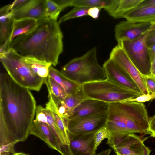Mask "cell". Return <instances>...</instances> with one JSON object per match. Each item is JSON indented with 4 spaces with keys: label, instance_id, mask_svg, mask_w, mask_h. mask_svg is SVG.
<instances>
[{
    "label": "cell",
    "instance_id": "cell-31",
    "mask_svg": "<svg viewBox=\"0 0 155 155\" xmlns=\"http://www.w3.org/2000/svg\"><path fill=\"white\" fill-rule=\"evenodd\" d=\"M143 76L149 93L155 97V77L152 74Z\"/></svg>",
    "mask_w": 155,
    "mask_h": 155
},
{
    "label": "cell",
    "instance_id": "cell-25",
    "mask_svg": "<svg viewBox=\"0 0 155 155\" xmlns=\"http://www.w3.org/2000/svg\"><path fill=\"white\" fill-rule=\"evenodd\" d=\"M112 0H73L71 6L87 8L97 7L101 9L107 8Z\"/></svg>",
    "mask_w": 155,
    "mask_h": 155
},
{
    "label": "cell",
    "instance_id": "cell-19",
    "mask_svg": "<svg viewBox=\"0 0 155 155\" xmlns=\"http://www.w3.org/2000/svg\"><path fill=\"white\" fill-rule=\"evenodd\" d=\"M124 18L134 22H150L155 20V5L136 7Z\"/></svg>",
    "mask_w": 155,
    "mask_h": 155
},
{
    "label": "cell",
    "instance_id": "cell-44",
    "mask_svg": "<svg viewBox=\"0 0 155 155\" xmlns=\"http://www.w3.org/2000/svg\"><path fill=\"white\" fill-rule=\"evenodd\" d=\"M10 153L6 152H2L0 153V155H10Z\"/></svg>",
    "mask_w": 155,
    "mask_h": 155
},
{
    "label": "cell",
    "instance_id": "cell-26",
    "mask_svg": "<svg viewBox=\"0 0 155 155\" xmlns=\"http://www.w3.org/2000/svg\"><path fill=\"white\" fill-rule=\"evenodd\" d=\"M110 131L111 135H125L132 133L123 122L107 119L105 126Z\"/></svg>",
    "mask_w": 155,
    "mask_h": 155
},
{
    "label": "cell",
    "instance_id": "cell-7",
    "mask_svg": "<svg viewBox=\"0 0 155 155\" xmlns=\"http://www.w3.org/2000/svg\"><path fill=\"white\" fill-rule=\"evenodd\" d=\"M147 32L137 39L123 40L117 45L122 48L143 76L151 74V62L146 41Z\"/></svg>",
    "mask_w": 155,
    "mask_h": 155
},
{
    "label": "cell",
    "instance_id": "cell-32",
    "mask_svg": "<svg viewBox=\"0 0 155 155\" xmlns=\"http://www.w3.org/2000/svg\"><path fill=\"white\" fill-rule=\"evenodd\" d=\"M154 99H155V97L152 94H143L136 98H130L124 101H135L143 103Z\"/></svg>",
    "mask_w": 155,
    "mask_h": 155
},
{
    "label": "cell",
    "instance_id": "cell-30",
    "mask_svg": "<svg viewBox=\"0 0 155 155\" xmlns=\"http://www.w3.org/2000/svg\"><path fill=\"white\" fill-rule=\"evenodd\" d=\"M152 25L147 31L146 41L148 47L155 44V20L151 21Z\"/></svg>",
    "mask_w": 155,
    "mask_h": 155
},
{
    "label": "cell",
    "instance_id": "cell-1",
    "mask_svg": "<svg viewBox=\"0 0 155 155\" xmlns=\"http://www.w3.org/2000/svg\"><path fill=\"white\" fill-rule=\"evenodd\" d=\"M36 103L30 90L8 73L0 74V146L24 142L30 134Z\"/></svg>",
    "mask_w": 155,
    "mask_h": 155
},
{
    "label": "cell",
    "instance_id": "cell-35",
    "mask_svg": "<svg viewBox=\"0 0 155 155\" xmlns=\"http://www.w3.org/2000/svg\"><path fill=\"white\" fill-rule=\"evenodd\" d=\"M61 8L62 11L66 8L71 6L73 0H54Z\"/></svg>",
    "mask_w": 155,
    "mask_h": 155
},
{
    "label": "cell",
    "instance_id": "cell-37",
    "mask_svg": "<svg viewBox=\"0 0 155 155\" xmlns=\"http://www.w3.org/2000/svg\"><path fill=\"white\" fill-rule=\"evenodd\" d=\"M15 145L14 144H10L0 146V153L6 152L12 154L15 153L16 152L14 150Z\"/></svg>",
    "mask_w": 155,
    "mask_h": 155
},
{
    "label": "cell",
    "instance_id": "cell-5",
    "mask_svg": "<svg viewBox=\"0 0 155 155\" xmlns=\"http://www.w3.org/2000/svg\"><path fill=\"white\" fill-rule=\"evenodd\" d=\"M0 60L8 74L16 83L29 90L40 91L44 78L34 73L14 50L10 48L6 52L0 54Z\"/></svg>",
    "mask_w": 155,
    "mask_h": 155
},
{
    "label": "cell",
    "instance_id": "cell-45",
    "mask_svg": "<svg viewBox=\"0 0 155 155\" xmlns=\"http://www.w3.org/2000/svg\"><path fill=\"white\" fill-rule=\"evenodd\" d=\"M115 155H117V154Z\"/></svg>",
    "mask_w": 155,
    "mask_h": 155
},
{
    "label": "cell",
    "instance_id": "cell-29",
    "mask_svg": "<svg viewBox=\"0 0 155 155\" xmlns=\"http://www.w3.org/2000/svg\"><path fill=\"white\" fill-rule=\"evenodd\" d=\"M111 136L110 130L105 126L96 133L95 137L94 149L96 150L97 147L105 139H109Z\"/></svg>",
    "mask_w": 155,
    "mask_h": 155
},
{
    "label": "cell",
    "instance_id": "cell-27",
    "mask_svg": "<svg viewBox=\"0 0 155 155\" xmlns=\"http://www.w3.org/2000/svg\"><path fill=\"white\" fill-rule=\"evenodd\" d=\"M89 9L83 7H74L68 12L61 17L58 23L60 24L71 19L88 15Z\"/></svg>",
    "mask_w": 155,
    "mask_h": 155
},
{
    "label": "cell",
    "instance_id": "cell-18",
    "mask_svg": "<svg viewBox=\"0 0 155 155\" xmlns=\"http://www.w3.org/2000/svg\"><path fill=\"white\" fill-rule=\"evenodd\" d=\"M142 0H114L108 10V13L115 19L124 18Z\"/></svg>",
    "mask_w": 155,
    "mask_h": 155
},
{
    "label": "cell",
    "instance_id": "cell-36",
    "mask_svg": "<svg viewBox=\"0 0 155 155\" xmlns=\"http://www.w3.org/2000/svg\"><path fill=\"white\" fill-rule=\"evenodd\" d=\"M101 9L97 7L90 8L88 11V15L94 19H97L99 17Z\"/></svg>",
    "mask_w": 155,
    "mask_h": 155
},
{
    "label": "cell",
    "instance_id": "cell-22",
    "mask_svg": "<svg viewBox=\"0 0 155 155\" xmlns=\"http://www.w3.org/2000/svg\"><path fill=\"white\" fill-rule=\"evenodd\" d=\"M48 76L54 79L63 88L67 94L75 91L81 85H79L65 76L61 72L51 65Z\"/></svg>",
    "mask_w": 155,
    "mask_h": 155
},
{
    "label": "cell",
    "instance_id": "cell-13",
    "mask_svg": "<svg viewBox=\"0 0 155 155\" xmlns=\"http://www.w3.org/2000/svg\"><path fill=\"white\" fill-rule=\"evenodd\" d=\"M96 132L76 134L69 132L70 147L73 155H93L95 154Z\"/></svg>",
    "mask_w": 155,
    "mask_h": 155
},
{
    "label": "cell",
    "instance_id": "cell-24",
    "mask_svg": "<svg viewBox=\"0 0 155 155\" xmlns=\"http://www.w3.org/2000/svg\"><path fill=\"white\" fill-rule=\"evenodd\" d=\"M44 83L47 86L48 93L53 94L59 99L63 100L67 94L62 87L49 76L44 78Z\"/></svg>",
    "mask_w": 155,
    "mask_h": 155
},
{
    "label": "cell",
    "instance_id": "cell-20",
    "mask_svg": "<svg viewBox=\"0 0 155 155\" xmlns=\"http://www.w3.org/2000/svg\"><path fill=\"white\" fill-rule=\"evenodd\" d=\"M38 21L29 18L14 19L10 40L11 41L21 35L26 34L32 31L36 27Z\"/></svg>",
    "mask_w": 155,
    "mask_h": 155
},
{
    "label": "cell",
    "instance_id": "cell-12",
    "mask_svg": "<svg viewBox=\"0 0 155 155\" xmlns=\"http://www.w3.org/2000/svg\"><path fill=\"white\" fill-rule=\"evenodd\" d=\"M152 25L150 22H134L128 20L121 21L115 27V39L119 43L123 40L137 39L146 32Z\"/></svg>",
    "mask_w": 155,
    "mask_h": 155
},
{
    "label": "cell",
    "instance_id": "cell-40",
    "mask_svg": "<svg viewBox=\"0 0 155 155\" xmlns=\"http://www.w3.org/2000/svg\"><path fill=\"white\" fill-rule=\"evenodd\" d=\"M142 150L143 155H150L151 150L146 147L144 143L142 145Z\"/></svg>",
    "mask_w": 155,
    "mask_h": 155
},
{
    "label": "cell",
    "instance_id": "cell-14",
    "mask_svg": "<svg viewBox=\"0 0 155 155\" xmlns=\"http://www.w3.org/2000/svg\"><path fill=\"white\" fill-rule=\"evenodd\" d=\"M46 0H29L20 8L13 11L14 19L31 18L39 21L47 18L46 13Z\"/></svg>",
    "mask_w": 155,
    "mask_h": 155
},
{
    "label": "cell",
    "instance_id": "cell-46",
    "mask_svg": "<svg viewBox=\"0 0 155 155\" xmlns=\"http://www.w3.org/2000/svg\"></svg>",
    "mask_w": 155,
    "mask_h": 155
},
{
    "label": "cell",
    "instance_id": "cell-41",
    "mask_svg": "<svg viewBox=\"0 0 155 155\" xmlns=\"http://www.w3.org/2000/svg\"><path fill=\"white\" fill-rule=\"evenodd\" d=\"M111 150L109 148L107 150H104L98 154L96 153L93 155H110Z\"/></svg>",
    "mask_w": 155,
    "mask_h": 155
},
{
    "label": "cell",
    "instance_id": "cell-38",
    "mask_svg": "<svg viewBox=\"0 0 155 155\" xmlns=\"http://www.w3.org/2000/svg\"><path fill=\"white\" fill-rule=\"evenodd\" d=\"M149 5H155V0H143L136 7H140Z\"/></svg>",
    "mask_w": 155,
    "mask_h": 155
},
{
    "label": "cell",
    "instance_id": "cell-10",
    "mask_svg": "<svg viewBox=\"0 0 155 155\" xmlns=\"http://www.w3.org/2000/svg\"><path fill=\"white\" fill-rule=\"evenodd\" d=\"M103 67L107 80L140 95L143 94L129 74L114 61L109 58L105 62Z\"/></svg>",
    "mask_w": 155,
    "mask_h": 155
},
{
    "label": "cell",
    "instance_id": "cell-28",
    "mask_svg": "<svg viewBox=\"0 0 155 155\" xmlns=\"http://www.w3.org/2000/svg\"><path fill=\"white\" fill-rule=\"evenodd\" d=\"M61 11V8L53 0H46V13L47 18L57 21Z\"/></svg>",
    "mask_w": 155,
    "mask_h": 155
},
{
    "label": "cell",
    "instance_id": "cell-2",
    "mask_svg": "<svg viewBox=\"0 0 155 155\" xmlns=\"http://www.w3.org/2000/svg\"><path fill=\"white\" fill-rule=\"evenodd\" d=\"M57 21L45 18L38 21L31 32L10 42L9 48L21 57L35 58L56 66L63 49V35Z\"/></svg>",
    "mask_w": 155,
    "mask_h": 155
},
{
    "label": "cell",
    "instance_id": "cell-9",
    "mask_svg": "<svg viewBox=\"0 0 155 155\" xmlns=\"http://www.w3.org/2000/svg\"><path fill=\"white\" fill-rule=\"evenodd\" d=\"M145 140L134 133L112 135L106 143L117 155H143L142 145Z\"/></svg>",
    "mask_w": 155,
    "mask_h": 155
},
{
    "label": "cell",
    "instance_id": "cell-8",
    "mask_svg": "<svg viewBox=\"0 0 155 155\" xmlns=\"http://www.w3.org/2000/svg\"><path fill=\"white\" fill-rule=\"evenodd\" d=\"M62 117L68 132L77 134L97 132L106 126L107 116V113L71 119Z\"/></svg>",
    "mask_w": 155,
    "mask_h": 155
},
{
    "label": "cell",
    "instance_id": "cell-42",
    "mask_svg": "<svg viewBox=\"0 0 155 155\" xmlns=\"http://www.w3.org/2000/svg\"><path fill=\"white\" fill-rule=\"evenodd\" d=\"M151 74L155 77V58L151 63Z\"/></svg>",
    "mask_w": 155,
    "mask_h": 155
},
{
    "label": "cell",
    "instance_id": "cell-39",
    "mask_svg": "<svg viewBox=\"0 0 155 155\" xmlns=\"http://www.w3.org/2000/svg\"><path fill=\"white\" fill-rule=\"evenodd\" d=\"M151 63L155 58V44L148 47Z\"/></svg>",
    "mask_w": 155,
    "mask_h": 155
},
{
    "label": "cell",
    "instance_id": "cell-23",
    "mask_svg": "<svg viewBox=\"0 0 155 155\" xmlns=\"http://www.w3.org/2000/svg\"><path fill=\"white\" fill-rule=\"evenodd\" d=\"M22 61L35 74L45 78L48 76L49 69L51 64L35 58L21 56Z\"/></svg>",
    "mask_w": 155,
    "mask_h": 155
},
{
    "label": "cell",
    "instance_id": "cell-16",
    "mask_svg": "<svg viewBox=\"0 0 155 155\" xmlns=\"http://www.w3.org/2000/svg\"><path fill=\"white\" fill-rule=\"evenodd\" d=\"M30 134L39 138L50 147L60 153L59 146L56 138L47 123L35 119L31 128Z\"/></svg>",
    "mask_w": 155,
    "mask_h": 155
},
{
    "label": "cell",
    "instance_id": "cell-6",
    "mask_svg": "<svg viewBox=\"0 0 155 155\" xmlns=\"http://www.w3.org/2000/svg\"><path fill=\"white\" fill-rule=\"evenodd\" d=\"M83 91L88 98L102 101L108 104L134 98L140 95L120 87L107 79L85 83Z\"/></svg>",
    "mask_w": 155,
    "mask_h": 155
},
{
    "label": "cell",
    "instance_id": "cell-17",
    "mask_svg": "<svg viewBox=\"0 0 155 155\" xmlns=\"http://www.w3.org/2000/svg\"><path fill=\"white\" fill-rule=\"evenodd\" d=\"M0 45L10 38L12 31L14 19L10 4L0 9Z\"/></svg>",
    "mask_w": 155,
    "mask_h": 155
},
{
    "label": "cell",
    "instance_id": "cell-11",
    "mask_svg": "<svg viewBox=\"0 0 155 155\" xmlns=\"http://www.w3.org/2000/svg\"><path fill=\"white\" fill-rule=\"evenodd\" d=\"M110 59L121 67L134 81L143 94H150L143 76L131 62L122 48L117 45L111 51Z\"/></svg>",
    "mask_w": 155,
    "mask_h": 155
},
{
    "label": "cell",
    "instance_id": "cell-15",
    "mask_svg": "<svg viewBox=\"0 0 155 155\" xmlns=\"http://www.w3.org/2000/svg\"><path fill=\"white\" fill-rule=\"evenodd\" d=\"M109 104L100 100L87 98L81 102L74 110L71 119L99 114H107Z\"/></svg>",
    "mask_w": 155,
    "mask_h": 155
},
{
    "label": "cell",
    "instance_id": "cell-4",
    "mask_svg": "<svg viewBox=\"0 0 155 155\" xmlns=\"http://www.w3.org/2000/svg\"><path fill=\"white\" fill-rule=\"evenodd\" d=\"M107 119L124 123L132 133L148 134L149 119L143 103L124 101L109 104Z\"/></svg>",
    "mask_w": 155,
    "mask_h": 155
},
{
    "label": "cell",
    "instance_id": "cell-3",
    "mask_svg": "<svg viewBox=\"0 0 155 155\" xmlns=\"http://www.w3.org/2000/svg\"><path fill=\"white\" fill-rule=\"evenodd\" d=\"M61 71L65 76L79 85L107 79L103 67L97 61L96 47L69 61Z\"/></svg>",
    "mask_w": 155,
    "mask_h": 155
},
{
    "label": "cell",
    "instance_id": "cell-21",
    "mask_svg": "<svg viewBox=\"0 0 155 155\" xmlns=\"http://www.w3.org/2000/svg\"><path fill=\"white\" fill-rule=\"evenodd\" d=\"M87 98L83 91L82 85L74 92L67 94L64 99L62 101V104L66 110V118H69L75 108Z\"/></svg>",
    "mask_w": 155,
    "mask_h": 155
},
{
    "label": "cell",
    "instance_id": "cell-34",
    "mask_svg": "<svg viewBox=\"0 0 155 155\" xmlns=\"http://www.w3.org/2000/svg\"><path fill=\"white\" fill-rule=\"evenodd\" d=\"M29 0H16L10 4V7L12 11L18 9L24 5Z\"/></svg>",
    "mask_w": 155,
    "mask_h": 155
},
{
    "label": "cell",
    "instance_id": "cell-33",
    "mask_svg": "<svg viewBox=\"0 0 155 155\" xmlns=\"http://www.w3.org/2000/svg\"><path fill=\"white\" fill-rule=\"evenodd\" d=\"M148 134L155 137V114L149 119V129Z\"/></svg>",
    "mask_w": 155,
    "mask_h": 155
},
{
    "label": "cell",
    "instance_id": "cell-43",
    "mask_svg": "<svg viewBox=\"0 0 155 155\" xmlns=\"http://www.w3.org/2000/svg\"><path fill=\"white\" fill-rule=\"evenodd\" d=\"M12 155H30L29 154L25 153L23 152L15 153L12 154Z\"/></svg>",
    "mask_w": 155,
    "mask_h": 155
}]
</instances>
